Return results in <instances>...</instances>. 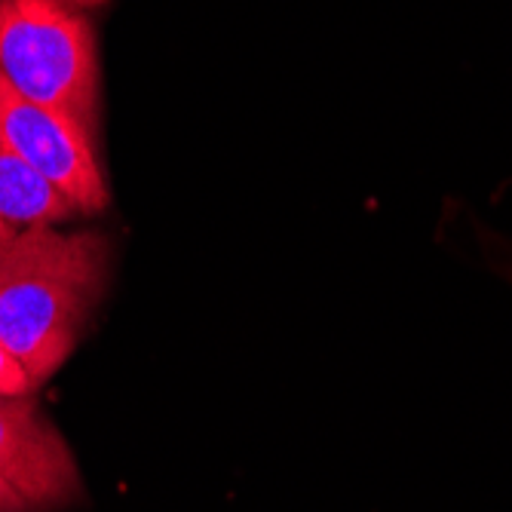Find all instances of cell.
Masks as SVG:
<instances>
[{
    "label": "cell",
    "mask_w": 512,
    "mask_h": 512,
    "mask_svg": "<svg viewBox=\"0 0 512 512\" xmlns=\"http://www.w3.org/2000/svg\"><path fill=\"white\" fill-rule=\"evenodd\" d=\"M77 209L31 163L0 142V221L25 227H53L71 221Z\"/></svg>",
    "instance_id": "obj_5"
},
{
    "label": "cell",
    "mask_w": 512,
    "mask_h": 512,
    "mask_svg": "<svg viewBox=\"0 0 512 512\" xmlns=\"http://www.w3.org/2000/svg\"><path fill=\"white\" fill-rule=\"evenodd\" d=\"M0 512H28V503L0 479Z\"/></svg>",
    "instance_id": "obj_7"
},
{
    "label": "cell",
    "mask_w": 512,
    "mask_h": 512,
    "mask_svg": "<svg viewBox=\"0 0 512 512\" xmlns=\"http://www.w3.org/2000/svg\"><path fill=\"white\" fill-rule=\"evenodd\" d=\"M50 4H59V7H65V10L83 13V10H99V7H105L108 0H50Z\"/></svg>",
    "instance_id": "obj_8"
},
{
    "label": "cell",
    "mask_w": 512,
    "mask_h": 512,
    "mask_svg": "<svg viewBox=\"0 0 512 512\" xmlns=\"http://www.w3.org/2000/svg\"><path fill=\"white\" fill-rule=\"evenodd\" d=\"M0 479L28 509L65 506L80 491L68 442L28 396H0Z\"/></svg>",
    "instance_id": "obj_4"
},
{
    "label": "cell",
    "mask_w": 512,
    "mask_h": 512,
    "mask_svg": "<svg viewBox=\"0 0 512 512\" xmlns=\"http://www.w3.org/2000/svg\"><path fill=\"white\" fill-rule=\"evenodd\" d=\"M34 381L28 378V371L19 365V359L0 344V396H31Z\"/></svg>",
    "instance_id": "obj_6"
},
{
    "label": "cell",
    "mask_w": 512,
    "mask_h": 512,
    "mask_svg": "<svg viewBox=\"0 0 512 512\" xmlns=\"http://www.w3.org/2000/svg\"><path fill=\"white\" fill-rule=\"evenodd\" d=\"M19 237V230L13 227V224H4V221H0V255H4L7 249H10V243Z\"/></svg>",
    "instance_id": "obj_9"
},
{
    "label": "cell",
    "mask_w": 512,
    "mask_h": 512,
    "mask_svg": "<svg viewBox=\"0 0 512 512\" xmlns=\"http://www.w3.org/2000/svg\"><path fill=\"white\" fill-rule=\"evenodd\" d=\"M0 77L19 96L99 129V53L92 22L50 0H0Z\"/></svg>",
    "instance_id": "obj_2"
},
{
    "label": "cell",
    "mask_w": 512,
    "mask_h": 512,
    "mask_svg": "<svg viewBox=\"0 0 512 512\" xmlns=\"http://www.w3.org/2000/svg\"><path fill=\"white\" fill-rule=\"evenodd\" d=\"M111 267V243L96 230L25 227L0 255V344L34 384L71 356Z\"/></svg>",
    "instance_id": "obj_1"
},
{
    "label": "cell",
    "mask_w": 512,
    "mask_h": 512,
    "mask_svg": "<svg viewBox=\"0 0 512 512\" xmlns=\"http://www.w3.org/2000/svg\"><path fill=\"white\" fill-rule=\"evenodd\" d=\"M0 142L59 188L77 215L105 212L111 194L96 142L65 114L43 108L0 77Z\"/></svg>",
    "instance_id": "obj_3"
}]
</instances>
